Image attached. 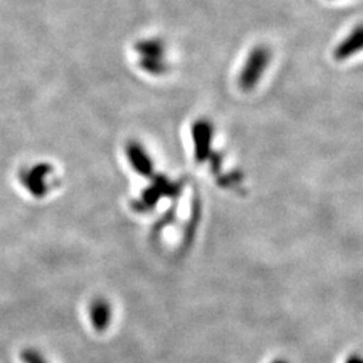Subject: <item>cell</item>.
Instances as JSON below:
<instances>
[{
  "label": "cell",
  "mask_w": 363,
  "mask_h": 363,
  "mask_svg": "<svg viewBox=\"0 0 363 363\" xmlns=\"http://www.w3.org/2000/svg\"><path fill=\"white\" fill-rule=\"evenodd\" d=\"M150 186H147L139 195L133 199L130 208L136 213H148L155 208L160 199L163 198H175L181 194L182 184L179 182L169 181L167 177L154 174Z\"/></svg>",
  "instance_id": "obj_1"
},
{
  "label": "cell",
  "mask_w": 363,
  "mask_h": 363,
  "mask_svg": "<svg viewBox=\"0 0 363 363\" xmlns=\"http://www.w3.org/2000/svg\"><path fill=\"white\" fill-rule=\"evenodd\" d=\"M272 60V50L267 45L255 46L249 54L247 61L238 74V86L242 91H252L259 85L264 73Z\"/></svg>",
  "instance_id": "obj_2"
},
{
  "label": "cell",
  "mask_w": 363,
  "mask_h": 363,
  "mask_svg": "<svg viewBox=\"0 0 363 363\" xmlns=\"http://www.w3.org/2000/svg\"><path fill=\"white\" fill-rule=\"evenodd\" d=\"M52 174L54 169L50 163L38 162L19 171V182L33 198L43 199L52 190L50 178Z\"/></svg>",
  "instance_id": "obj_3"
},
{
  "label": "cell",
  "mask_w": 363,
  "mask_h": 363,
  "mask_svg": "<svg viewBox=\"0 0 363 363\" xmlns=\"http://www.w3.org/2000/svg\"><path fill=\"white\" fill-rule=\"evenodd\" d=\"M191 136L194 144V155L198 163H205L210 159L211 144L214 138L213 123L208 118H198L191 127Z\"/></svg>",
  "instance_id": "obj_4"
},
{
  "label": "cell",
  "mask_w": 363,
  "mask_h": 363,
  "mask_svg": "<svg viewBox=\"0 0 363 363\" xmlns=\"http://www.w3.org/2000/svg\"><path fill=\"white\" fill-rule=\"evenodd\" d=\"M125 155L130 162V167L136 174L143 178H151L155 174L152 157L148 154L143 144L132 140L125 145Z\"/></svg>",
  "instance_id": "obj_5"
},
{
  "label": "cell",
  "mask_w": 363,
  "mask_h": 363,
  "mask_svg": "<svg viewBox=\"0 0 363 363\" xmlns=\"http://www.w3.org/2000/svg\"><path fill=\"white\" fill-rule=\"evenodd\" d=\"M361 52H363V23L354 27L350 33L337 43L333 52V57L337 62H343Z\"/></svg>",
  "instance_id": "obj_6"
},
{
  "label": "cell",
  "mask_w": 363,
  "mask_h": 363,
  "mask_svg": "<svg viewBox=\"0 0 363 363\" xmlns=\"http://www.w3.org/2000/svg\"><path fill=\"white\" fill-rule=\"evenodd\" d=\"M91 325L97 333H104L112 322V306L105 298H94L88 308Z\"/></svg>",
  "instance_id": "obj_7"
},
{
  "label": "cell",
  "mask_w": 363,
  "mask_h": 363,
  "mask_svg": "<svg viewBox=\"0 0 363 363\" xmlns=\"http://www.w3.org/2000/svg\"><path fill=\"white\" fill-rule=\"evenodd\" d=\"M133 49L139 55V58H166L167 46L163 39L151 37L139 39L133 45Z\"/></svg>",
  "instance_id": "obj_8"
},
{
  "label": "cell",
  "mask_w": 363,
  "mask_h": 363,
  "mask_svg": "<svg viewBox=\"0 0 363 363\" xmlns=\"http://www.w3.org/2000/svg\"><path fill=\"white\" fill-rule=\"evenodd\" d=\"M139 66L147 74L154 77H160L167 74L169 70V62L166 58H139Z\"/></svg>",
  "instance_id": "obj_9"
},
{
  "label": "cell",
  "mask_w": 363,
  "mask_h": 363,
  "mask_svg": "<svg viewBox=\"0 0 363 363\" xmlns=\"http://www.w3.org/2000/svg\"><path fill=\"white\" fill-rule=\"evenodd\" d=\"M21 361L22 363H49L46 358L35 349H25L21 352Z\"/></svg>",
  "instance_id": "obj_10"
},
{
  "label": "cell",
  "mask_w": 363,
  "mask_h": 363,
  "mask_svg": "<svg viewBox=\"0 0 363 363\" xmlns=\"http://www.w3.org/2000/svg\"><path fill=\"white\" fill-rule=\"evenodd\" d=\"M345 363H363L362 357H357V355H352L350 358H347V361Z\"/></svg>",
  "instance_id": "obj_11"
},
{
  "label": "cell",
  "mask_w": 363,
  "mask_h": 363,
  "mask_svg": "<svg viewBox=\"0 0 363 363\" xmlns=\"http://www.w3.org/2000/svg\"><path fill=\"white\" fill-rule=\"evenodd\" d=\"M272 363H288L286 362V361H283V359H277V361H274V362Z\"/></svg>",
  "instance_id": "obj_12"
}]
</instances>
